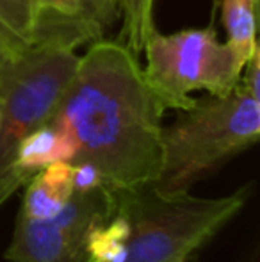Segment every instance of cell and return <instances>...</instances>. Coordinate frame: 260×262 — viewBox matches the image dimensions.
<instances>
[{
	"instance_id": "6da1fadb",
	"label": "cell",
	"mask_w": 260,
	"mask_h": 262,
	"mask_svg": "<svg viewBox=\"0 0 260 262\" xmlns=\"http://www.w3.org/2000/svg\"><path fill=\"white\" fill-rule=\"evenodd\" d=\"M164 105L150 88L137 55L122 41L98 39L49 123L73 138V162H91L112 191L152 186L162 157Z\"/></svg>"
},
{
	"instance_id": "7a4b0ae2",
	"label": "cell",
	"mask_w": 260,
	"mask_h": 262,
	"mask_svg": "<svg viewBox=\"0 0 260 262\" xmlns=\"http://www.w3.org/2000/svg\"><path fill=\"white\" fill-rule=\"evenodd\" d=\"M250 186L219 198L145 186L116 191V210L129 221L122 262H191L223 227L243 210Z\"/></svg>"
},
{
	"instance_id": "3957f363",
	"label": "cell",
	"mask_w": 260,
	"mask_h": 262,
	"mask_svg": "<svg viewBox=\"0 0 260 262\" xmlns=\"http://www.w3.org/2000/svg\"><path fill=\"white\" fill-rule=\"evenodd\" d=\"M260 138V98L243 84L225 97L198 100L162 128L157 180L162 191H189L205 175L251 148Z\"/></svg>"
},
{
	"instance_id": "277c9868",
	"label": "cell",
	"mask_w": 260,
	"mask_h": 262,
	"mask_svg": "<svg viewBox=\"0 0 260 262\" xmlns=\"http://www.w3.org/2000/svg\"><path fill=\"white\" fill-rule=\"evenodd\" d=\"M80 55L54 39H36L14 55L0 79V193L7 200L20 187L13 175L18 143L56 113Z\"/></svg>"
},
{
	"instance_id": "5b68a950",
	"label": "cell",
	"mask_w": 260,
	"mask_h": 262,
	"mask_svg": "<svg viewBox=\"0 0 260 262\" xmlns=\"http://www.w3.org/2000/svg\"><path fill=\"white\" fill-rule=\"evenodd\" d=\"M145 77L164 109L187 111L195 91L225 97L241 82L244 61L228 43L208 29H185L173 34L153 31L145 43Z\"/></svg>"
},
{
	"instance_id": "8992f818",
	"label": "cell",
	"mask_w": 260,
	"mask_h": 262,
	"mask_svg": "<svg viewBox=\"0 0 260 262\" xmlns=\"http://www.w3.org/2000/svg\"><path fill=\"white\" fill-rule=\"evenodd\" d=\"M116 212V191L109 187L73 193L54 217L31 221L16 217L7 262H86L91 232Z\"/></svg>"
},
{
	"instance_id": "52a82bcc",
	"label": "cell",
	"mask_w": 260,
	"mask_h": 262,
	"mask_svg": "<svg viewBox=\"0 0 260 262\" xmlns=\"http://www.w3.org/2000/svg\"><path fill=\"white\" fill-rule=\"evenodd\" d=\"M77 146L73 138L63 128L45 123L29 132L14 150L13 175L20 186L50 162H73Z\"/></svg>"
},
{
	"instance_id": "ba28073f",
	"label": "cell",
	"mask_w": 260,
	"mask_h": 262,
	"mask_svg": "<svg viewBox=\"0 0 260 262\" xmlns=\"http://www.w3.org/2000/svg\"><path fill=\"white\" fill-rule=\"evenodd\" d=\"M257 0H223V24L226 29V43L244 61L253 55L257 45Z\"/></svg>"
},
{
	"instance_id": "9c48e42d",
	"label": "cell",
	"mask_w": 260,
	"mask_h": 262,
	"mask_svg": "<svg viewBox=\"0 0 260 262\" xmlns=\"http://www.w3.org/2000/svg\"><path fill=\"white\" fill-rule=\"evenodd\" d=\"M38 11L32 0H0V34L18 50L34 43Z\"/></svg>"
},
{
	"instance_id": "30bf717a",
	"label": "cell",
	"mask_w": 260,
	"mask_h": 262,
	"mask_svg": "<svg viewBox=\"0 0 260 262\" xmlns=\"http://www.w3.org/2000/svg\"><path fill=\"white\" fill-rule=\"evenodd\" d=\"M122 21V43L132 54L139 55L153 25V0H114Z\"/></svg>"
},
{
	"instance_id": "8fae6325",
	"label": "cell",
	"mask_w": 260,
	"mask_h": 262,
	"mask_svg": "<svg viewBox=\"0 0 260 262\" xmlns=\"http://www.w3.org/2000/svg\"><path fill=\"white\" fill-rule=\"evenodd\" d=\"M69 202V198H64L57 194L50 186H46L39 175H32L25 184L23 204L18 216L31 221H41L54 217L61 209Z\"/></svg>"
},
{
	"instance_id": "7c38bea8",
	"label": "cell",
	"mask_w": 260,
	"mask_h": 262,
	"mask_svg": "<svg viewBox=\"0 0 260 262\" xmlns=\"http://www.w3.org/2000/svg\"><path fill=\"white\" fill-rule=\"evenodd\" d=\"M79 6L82 16L97 29L102 38L120 20L118 6L114 0H79Z\"/></svg>"
},
{
	"instance_id": "4fadbf2b",
	"label": "cell",
	"mask_w": 260,
	"mask_h": 262,
	"mask_svg": "<svg viewBox=\"0 0 260 262\" xmlns=\"http://www.w3.org/2000/svg\"><path fill=\"white\" fill-rule=\"evenodd\" d=\"M73 164V193H87L105 186L102 171L91 162H72Z\"/></svg>"
},
{
	"instance_id": "5bb4252c",
	"label": "cell",
	"mask_w": 260,
	"mask_h": 262,
	"mask_svg": "<svg viewBox=\"0 0 260 262\" xmlns=\"http://www.w3.org/2000/svg\"><path fill=\"white\" fill-rule=\"evenodd\" d=\"M32 2H34L36 11H38V16L84 18L82 11H80V6H79V0H32ZM84 20H86V18H84ZM87 24H89V21H87Z\"/></svg>"
},
{
	"instance_id": "9a60e30c",
	"label": "cell",
	"mask_w": 260,
	"mask_h": 262,
	"mask_svg": "<svg viewBox=\"0 0 260 262\" xmlns=\"http://www.w3.org/2000/svg\"><path fill=\"white\" fill-rule=\"evenodd\" d=\"M16 54H18V50L0 34V79H2L4 72H6V68L9 66V62L13 61Z\"/></svg>"
},
{
	"instance_id": "2e32d148",
	"label": "cell",
	"mask_w": 260,
	"mask_h": 262,
	"mask_svg": "<svg viewBox=\"0 0 260 262\" xmlns=\"http://www.w3.org/2000/svg\"><path fill=\"white\" fill-rule=\"evenodd\" d=\"M4 202H6V200H4V198H2V193H0V205H2Z\"/></svg>"
}]
</instances>
